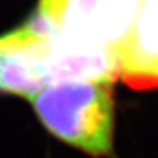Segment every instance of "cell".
<instances>
[{
    "mask_svg": "<svg viewBox=\"0 0 158 158\" xmlns=\"http://www.w3.org/2000/svg\"><path fill=\"white\" fill-rule=\"evenodd\" d=\"M40 122L59 141L94 158L113 155L111 79H62L29 94Z\"/></svg>",
    "mask_w": 158,
    "mask_h": 158,
    "instance_id": "cell-1",
    "label": "cell"
},
{
    "mask_svg": "<svg viewBox=\"0 0 158 158\" xmlns=\"http://www.w3.org/2000/svg\"><path fill=\"white\" fill-rule=\"evenodd\" d=\"M48 34L28 21L0 35V91L28 97L50 84Z\"/></svg>",
    "mask_w": 158,
    "mask_h": 158,
    "instance_id": "cell-2",
    "label": "cell"
},
{
    "mask_svg": "<svg viewBox=\"0 0 158 158\" xmlns=\"http://www.w3.org/2000/svg\"><path fill=\"white\" fill-rule=\"evenodd\" d=\"M111 50L129 81H158V0H141L133 22Z\"/></svg>",
    "mask_w": 158,
    "mask_h": 158,
    "instance_id": "cell-3",
    "label": "cell"
}]
</instances>
